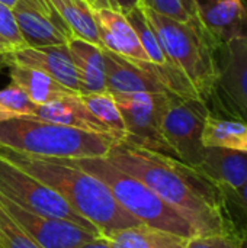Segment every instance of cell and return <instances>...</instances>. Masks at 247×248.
Wrapping results in <instances>:
<instances>
[{"instance_id": "cell-1", "label": "cell", "mask_w": 247, "mask_h": 248, "mask_svg": "<svg viewBox=\"0 0 247 248\" xmlns=\"http://www.w3.org/2000/svg\"><path fill=\"white\" fill-rule=\"evenodd\" d=\"M106 158L148 186L186 218L199 235L237 232L223 193L197 169L127 141L114 145Z\"/></svg>"}, {"instance_id": "cell-2", "label": "cell", "mask_w": 247, "mask_h": 248, "mask_svg": "<svg viewBox=\"0 0 247 248\" xmlns=\"http://www.w3.org/2000/svg\"><path fill=\"white\" fill-rule=\"evenodd\" d=\"M0 155L55 190L102 237L141 224L115 201L105 183L67 160L32 157L4 147H0Z\"/></svg>"}, {"instance_id": "cell-3", "label": "cell", "mask_w": 247, "mask_h": 248, "mask_svg": "<svg viewBox=\"0 0 247 248\" xmlns=\"http://www.w3.org/2000/svg\"><path fill=\"white\" fill-rule=\"evenodd\" d=\"M122 141L114 134L93 132L19 115L0 122V147L51 160L106 157Z\"/></svg>"}, {"instance_id": "cell-4", "label": "cell", "mask_w": 247, "mask_h": 248, "mask_svg": "<svg viewBox=\"0 0 247 248\" xmlns=\"http://www.w3.org/2000/svg\"><path fill=\"white\" fill-rule=\"evenodd\" d=\"M67 161L105 183L115 201L141 224L185 238L199 235L186 218L162 201L148 186L114 166L106 157L74 158Z\"/></svg>"}, {"instance_id": "cell-5", "label": "cell", "mask_w": 247, "mask_h": 248, "mask_svg": "<svg viewBox=\"0 0 247 248\" xmlns=\"http://www.w3.org/2000/svg\"><path fill=\"white\" fill-rule=\"evenodd\" d=\"M165 52L188 77L201 100L208 103L218 77L217 46L197 22H178L141 7Z\"/></svg>"}, {"instance_id": "cell-6", "label": "cell", "mask_w": 247, "mask_h": 248, "mask_svg": "<svg viewBox=\"0 0 247 248\" xmlns=\"http://www.w3.org/2000/svg\"><path fill=\"white\" fill-rule=\"evenodd\" d=\"M0 195L17 206L45 217H55L76 222L102 237L99 230L80 217L55 190L28 174L7 158L0 155Z\"/></svg>"}, {"instance_id": "cell-7", "label": "cell", "mask_w": 247, "mask_h": 248, "mask_svg": "<svg viewBox=\"0 0 247 248\" xmlns=\"http://www.w3.org/2000/svg\"><path fill=\"white\" fill-rule=\"evenodd\" d=\"M208 113L204 100L172 94L162 119V135L175 157L194 169L202 160V131Z\"/></svg>"}, {"instance_id": "cell-8", "label": "cell", "mask_w": 247, "mask_h": 248, "mask_svg": "<svg viewBox=\"0 0 247 248\" xmlns=\"http://www.w3.org/2000/svg\"><path fill=\"white\" fill-rule=\"evenodd\" d=\"M112 96L121 110L127 129V135L122 141L175 157L172 148L162 135V119L172 93H132Z\"/></svg>"}, {"instance_id": "cell-9", "label": "cell", "mask_w": 247, "mask_h": 248, "mask_svg": "<svg viewBox=\"0 0 247 248\" xmlns=\"http://www.w3.org/2000/svg\"><path fill=\"white\" fill-rule=\"evenodd\" d=\"M217 61L218 77L208 103L229 118L247 122V36L218 46Z\"/></svg>"}, {"instance_id": "cell-10", "label": "cell", "mask_w": 247, "mask_h": 248, "mask_svg": "<svg viewBox=\"0 0 247 248\" xmlns=\"http://www.w3.org/2000/svg\"><path fill=\"white\" fill-rule=\"evenodd\" d=\"M0 206L42 248H79L100 237L76 222L29 212L1 195Z\"/></svg>"}, {"instance_id": "cell-11", "label": "cell", "mask_w": 247, "mask_h": 248, "mask_svg": "<svg viewBox=\"0 0 247 248\" xmlns=\"http://www.w3.org/2000/svg\"><path fill=\"white\" fill-rule=\"evenodd\" d=\"M12 12L26 46L67 45L74 38L49 0H17Z\"/></svg>"}, {"instance_id": "cell-12", "label": "cell", "mask_w": 247, "mask_h": 248, "mask_svg": "<svg viewBox=\"0 0 247 248\" xmlns=\"http://www.w3.org/2000/svg\"><path fill=\"white\" fill-rule=\"evenodd\" d=\"M4 65H22L41 70L64 87L82 94L77 67L67 45L15 48L4 52Z\"/></svg>"}, {"instance_id": "cell-13", "label": "cell", "mask_w": 247, "mask_h": 248, "mask_svg": "<svg viewBox=\"0 0 247 248\" xmlns=\"http://www.w3.org/2000/svg\"><path fill=\"white\" fill-rule=\"evenodd\" d=\"M197 16L218 48L247 36V9L242 0H194Z\"/></svg>"}, {"instance_id": "cell-14", "label": "cell", "mask_w": 247, "mask_h": 248, "mask_svg": "<svg viewBox=\"0 0 247 248\" xmlns=\"http://www.w3.org/2000/svg\"><path fill=\"white\" fill-rule=\"evenodd\" d=\"M197 170L223 190H239L247 182V151L205 147Z\"/></svg>"}, {"instance_id": "cell-15", "label": "cell", "mask_w": 247, "mask_h": 248, "mask_svg": "<svg viewBox=\"0 0 247 248\" xmlns=\"http://www.w3.org/2000/svg\"><path fill=\"white\" fill-rule=\"evenodd\" d=\"M106 70V92L112 94L169 93L148 71L132 60L103 48Z\"/></svg>"}, {"instance_id": "cell-16", "label": "cell", "mask_w": 247, "mask_h": 248, "mask_svg": "<svg viewBox=\"0 0 247 248\" xmlns=\"http://www.w3.org/2000/svg\"><path fill=\"white\" fill-rule=\"evenodd\" d=\"M95 19L105 49L125 58L148 61V57L125 15L112 9H98Z\"/></svg>"}, {"instance_id": "cell-17", "label": "cell", "mask_w": 247, "mask_h": 248, "mask_svg": "<svg viewBox=\"0 0 247 248\" xmlns=\"http://www.w3.org/2000/svg\"><path fill=\"white\" fill-rule=\"evenodd\" d=\"M33 116L47 122L61 124L79 129L112 134L100 121L92 115V112L83 103L80 94H70L44 105H36Z\"/></svg>"}, {"instance_id": "cell-18", "label": "cell", "mask_w": 247, "mask_h": 248, "mask_svg": "<svg viewBox=\"0 0 247 248\" xmlns=\"http://www.w3.org/2000/svg\"><path fill=\"white\" fill-rule=\"evenodd\" d=\"M67 46L77 67L82 84V94L106 92L103 48L80 38H71Z\"/></svg>"}, {"instance_id": "cell-19", "label": "cell", "mask_w": 247, "mask_h": 248, "mask_svg": "<svg viewBox=\"0 0 247 248\" xmlns=\"http://www.w3.org/2000/svg\"><path fill=\"white\" fill-rule=\"evenodd\" d=\"M103 238L111 248H186L191 240L144 224L121 230Z\"/></svg>"}, {"instance_id": "cell-20", "label": "cell", "mask_w": 247, "mask_h": 248, "mask_svg": "<svg viewBox=\"0 0 247 248\" xmlns=\"http://www.w3.org/2000/svg\"><path fill=\"white\" fill-rule=\"evenodd\" d=\"M9 68L12 83L20 86L35 105H44L70 94H77L41 70L22 65H9Z\"/></svg>"}, {"instance_id": "cell-21", "label": "cell", "mask_w": 247, "mask_h": 248, "mask_svg": "<svg viewBox=\"0 0 247 248\" xmlns=\"http://www.w3.org/2000/svg\"><path fill=\"white\" fill-rule=\"evenodd\" d=\"M202 145L247 151V122L221 118L210 110L204 124Z\"/></svg>"}, {"instance_id": "cell-22", "label": "cell", "mask_w": 247, "mask_h": 248, "mask_svg": "<svg viewBox=\"0 0 247 248\" xmlns=\"http://www.w3.org/2000/svg\"><path fill=\"white\" fill-rule=\"evenodd\" d=\"M58 10L74 38L84 39L103 48L95 12L86 0H49Z\"/></svg>"}, {"instance_id": "cell-23", "label": "cell", "mask_w": 247, "mask_h": 248, "mask_svg": "<svg viewBox=\"0 0 247 248\" xmlns=\"http://www.w3.org/2000/svg\"><path fill=\"white\" fill-rule=\"evenodd\" d=\"M86 108L92 112V115L100 121L114 135L119 137L121 140L125 138L127 129L124 124V118L121 110L109 92L103 93H90V94H80Z\"/></svg>"}, {"instance_id": "cell-24", "label": "cell", "mask_w": 247, "mask_h": 248, "mask_svg": "<svg viewBox=\"0 0 247 248\" xmlns=\"http://www.w3.org/2000/svg\"><path fill=\"white\" fill-rule=\"evenodd\" d=\"M0 248H42L0 206Z\"/></svg>"}, {"instance_id": "cell-25", "label": "cell", "mask_w": 247, "mask_h": 248, "mask_svg": "<svg viewBox=\"0 0 247 248\" xmlns=\"http://www.w3.org/2000/svg\"><path fill=\"white\" fill-rule=\"evenodd\" d=\"M0 106L16 115H33L36 109V105L26 92L15 83H10L0 90Z\"/></svg>"}, {"instance_id": "cell-26", "label": "cell", "mask_w": 247, "mask_h": 248, "mask_svg": "<svg viewBox=\"0 0 247 248\" xmlns=\"http://www.w3.org/2000/svg\"><path fill=\"white\" fill-rule=\"evenodd\" d=\"M138 6L150 9V10H153L162 16L170 17V19L178 20V22H183V23L197 22V23H199L198 19L194 17L188 12V9L182 3V0H138Z\"/></svg>"}, {"instance_id": "cell-27", "label": "cell", "mask_w": 247, "mask_h": 248, "mask_svg": "<svg viewBox=\"0 0 247 248\" xmlns=\"http://www.w3.org/2000/svg\"><path fill=\"white\" fill-rule=\"evenodd\" d=\"M236 231L247 230V182L239 190L221 192Z\"/></svg>"}, {"instance_id": "cell-28", "label": "cell", "mask_w": 247, "mask_h": 248, "mask_svg": "<svg viewBox=\"0 0 247 248\" xmlns=\"http://www.w3.org/2000/svg\"><path fill=\"white\" fill-rule=\"evenodd\" d=\"M186 248H240L239 232L197 235L189 240Z\"/></svg>"}, {"instance_id": "cell-29", "label": "cell", "mask_w": 247, "mask_h": 248, "mask_svg": "<svg viewBox=\"0 0 247 248\" xmlns=\"http://www.w3.org/2000/svg\"><path fill=\"white\" fill-rule=\"evenodd\" d=\"M0 36L9 42L13 48H23L26 44L22 39L19 28L16 25V19L10 7L0 3Z\"/></svg>"}, {"instance_id": "cell-30", "label": "cell", "mask_w": 247, "mask_h": 248, "mask_svg": "<svg viewBox=\"0 0 247 248\" xmlns=\"http://www.w3.org/2000/svg\"><path fill=\"white\" fill-rule=\"evenodd\" d=\"M108 3L112 10L121 12L122 15H127L138 6V0H108Z\"/></svg>"}, {"instance_id": "cell-31", "label": "cell", "mask_w": 247, "mask_h": 248, "mask_svg": "<svg viewBox=\"0 0 247 248\" xmlns=\"http://www.w3.org/2000/svg\"><path fill=\"white\" fill-rule=\"evenodd\" d=\"M79 248H111V247H109V244L106 243V240H105L103 237H99V238H96V240H93V241H90V243L83 244L82 247H79Z\"/></svg>"}, {"instance_id": "cell-32", "label": "cell", "mask_w": 247, "mask_h": 248, "mask_svg": "<svg viewBox=\"0 0 247 248\" xmlns=\"http://www.w3.org/2000/svg\"><path fill=\"white\" fill-rule=\"evenodd\" d=\"M182 3L185 4V7L188 9V12H189L194 17L198 19V16H197V9H195V1H194V0H182ZM198 22H199V20H198Z\"/></svg>"}, {"instance_id": "cell-33", "label": "cell", "mask_w": 247, "mask_h": 248, "mask_svg": "<svg viewBox=\"0 0 247 248\" xmlns=\"http://www.w3.org/2000/svg\"><path fill=\"white\" fill-rule=\"evenodd\" d=\"M16 116H19V115H16V113H13V112H9V110L3 109V108L0 106V122L7 121V119H12V118H16Z\"/></svg>"}, {"instance_id": "cell-34", "label": "cell", "mask_w": 247, "mask_h": 248, "mask_svg": "<svg viewBox=\"0 0 247 248\" xmlns=\"http://www.w3.org/2000/svg\"><path fill=\"white\" fill-rule=\"evenodd\" d=\"M240 235V248H247V230L237 231Z\"/></svg>"}, {"instance_id": "cell-35", "label": "cell", "mask_w": 247, "mask_h": 248, "mask_svg": "<svg viewBox=\"0 0 247 248\" xmlns=\"http://www.w3.org/2000/svg\"><path fill=\"white\" fill-rule=\"evenodd\" d=\"M0 49L3 51V52H7V51H12V49H15L9 42H6L1 36H0Z\"/></svg>"}, {"instance_id": "cell-36", "label": "cell", "mask_w": 247, "mask_h": 248, "mask_svg": "<svg viewBox=\"0 0 247 248\" xmlns=\"http://www.w3.org/2000/svg\"><path fill=\"white\" fill-rule=\"evenodd\" d=\"M16 1H17V0H0L1 4H4V6L10 7V9H13V6L16 4Z\"/></svg>"}, {"instance_id": "cell-37", "label": "cell", "mask_w": 247, "mask_h": 248, "mask_svg": "<svg viewBox=\"0 0 247 248\" xmlns=\"http://www.w3.org/2000/svg\"><path fill=\"white\" fill-rule=\"evenodd\" d=\"M0 64L4 65V52L3 51H0Z\"/></svg>"}, {"instance_id": "cell-38", "label": "cell", "mask_w": 247, "mask_h": 248, "mask_svg": "<svg viewBox=\"0 0 247 248\" xmlns=\"http://www.w3.org/2000/svg\"><path fill=\"white\" fill-rule=\"evenodd\" d=\"M86 1H87V0H86Z\"/></svg>"}]
</instances>
